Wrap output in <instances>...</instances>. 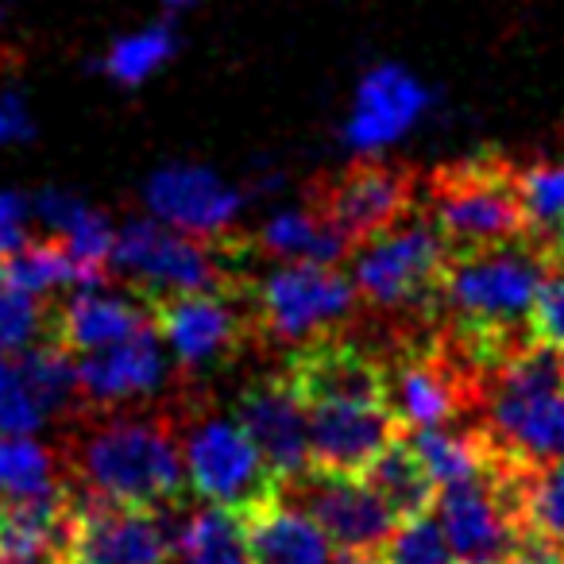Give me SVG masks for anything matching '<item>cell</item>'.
I'll return each mask as SVG.
<instances>
[{
  "instance_id": "cell-26",
  "label": "cell",
  "mask_w": 564,
  "mask_h": 564,
  "mask_svg": "<svg viewBox=\"0 0 564 564\" xmlns=\"http://www.w3.org/2000/svg\"><path fill=\"white\" fill-rule=\"evenodd\" d=\"M174 51H178V40L166 24H148L135 28V32L120 35L109 51H105V74H109L117 86L135 89L148 86L155 74H163L171 66Z\"/></svg>"
},
{
  "instance_id": "cell-7",
  "label": "cell",
  "mask_w": 564,
  "mask_h": 564,
  "mask_svg": "<svg viewBox=\"0 0 564 564\" xmlns=\"http://www.w3.org/2000/svg\"><path fill=\"white\" fill-rule=\"evenodd\" d=\"M109 267L135 294L178 299V294L213 291L220 282V259L209 240H197L155 217H132L117 225Z\"/></svg>"
},
{
  "instance_id": "cell-32",
  "label": "cell",
  "mask_w": 564,
  "mask_h": 564,
  "mask_svg": "<svg viewBox=\"0 0 564 564\" xmlns=\"http://www.w3.org/2000/svg\"><path fill=\"white\" fill-rule=\"evenodd\" d=\"M530 337L533 345L549 348L564 360V259L549 263L545 279H541L538 302L530 310Z\"/></svg>"
},
{
  "instance_id": "cell-33",
  "label": "cell",
  "mask_w": 564,
  "mask_h": 564,
  "mask_svg": "<svg viewBox=\"0 0 564 564\" xmlns=\"http://www.w3.org/2000/svg\"><path fill=\"white\" fill-rule=\"evenodd\" d=\"M35 135V109L20 86H0V148H20Z\"/></svg>"
},
{
  "instance_id": "cell-17",
  "label": "cell",
  "mask_w": 564,
  "mask_h": 564,
  "mask_svg": "<svg viewBox=\"0 0 564 564\" xmlns=\"http://www.w3.org/2000/svg\"><path fill=\"white\" fill-rule=\"evenodd\" d=\"M410 197L414 189L402 171L387 163H360L329 189L325 213L337 220L348 240H368L406 217Z\"/></svg>"
},
{
  "instance_id": "cell-18",
  "label": "cell",
  "mask_w": 564,
  "mask_h": 564,
  "mask_svg": "<svg viewBox=\"0 0 564 564\" xmlns=\"http://www.w3.org/2000/svg\"><path fill=\"white\" fill-rule=\"evenodd\" d=\"M243 538L256 564H340L337 545L302 507L282 491L243 510Z\"/></svg>"
},
{
  "instance_id": "cell-28",
  "label": "cell",
  "mask_w": 564,
  "mask_h": 564,
  "mask_svg": "<svg viewBox=\"0 0 564 564\" xmlns=\"http://www.w3.org/2000/svg\"><path fill=\"white\" fill-rule=\"evenodd\" d=\"M525 530L530 538L564 549V453L533 468L525 484Z\"/></svg>"
},
{
  "instance_id": "cell-13",
  "label": "cell",
  "mask_w": 564,
  "mask_h": 564,
  "mask_svg": "<svg viewBox=\"0 0 564 564\" xmlns=\"http://www.w3.org/2000/svg\"><path fill=\"white\" fill-rule=\"evenodd\" d=\"M70 561L74 564H166L171 561L166 518L155 514V510L97 502L74 491Z\"/></svg>"
},
{
  "instance_id": "cell-14",
  "label": "cell",
  "mask_w": 564,
  "mask_h": 564,
  "mask_svg": "<svg viewBox=\"0 0 564 564\" xmlns=\"http://www.w3.org/2000/svg\"><path fill=\"white\" fill-rule=\"evenodd\" d=\"M174 360L155 329L120 340L101 352L78 356L82 402L97 410H124L135 402H151L171 387Z\"/></svg>"
},
{
  "instance_id": "cell-6",
  "label": "cell",
  "mask_w": 564,
  "mask_h": 564,
  "mask_svg": "<svg viewBox=\"0 0 564 564\" xmlns=\"http://www.w3.org/2000/svg\"><path fill=\"white\" fill-rule=\"evenodd\" d=\"M178 441L186 484L202 502H217V507L243 514L279 491V479L271 476L263 453L236 414L194 417Z\"/></svg>"
},
{
  "instance_id": "cell-31",
  "label": "cell",
  "mask_w": 564,
  "mask_h": 564,
  "mask_svg": "<svg viewBox=\"0 0 564 564\" xmlns=\"http://www.w3.org/2000/svg\"><path fill=\"white\" fill-rule=\"evenodd\" d=\"M383 556L387 564H456L453 549H448L445 533H441L433 514L402 518L391 545L383 549Z\"/></svg>"
},
{
  "instance_id": "cell-35",
  "label": "cell",
  "mask_w": 564,
  "mask_h": 564,
  "mask_svg": "<svg viewBox=\"0 0 564 564\" xmlns=\"http://www.w3.org/2000/svg\"><path fill=\"white\" fill-rule=\"evenodd\" d=\"M499 564H564V549L561 545H549V541L538 538H525L518 553H510L507 561Z\"/></svg>"
},
{
  "instance_id": "cell-20",
  "label": "cell",
  "mask_w": 564,
  "mask_h": 564,
  "mask_svg": "<svg viewBox=\"0 0 564 564\" xmlns=\"http://www.w3.org/2000/svg\"><path fill=\"white\" fill-rule=\"evenodd\" d=\"M32 220L51 240H58L70 251L74 263L86 267L97 279H105V267L112 259V243H117V225L97 205H89L74 189L51 186L32 197Z\"/></svg>"
},
{
  "instance_id": "cell-15",
  "label": "cell",
  "mask_w": 564,
  "mask_h": 564,
  "mask_svg": "<svg viewBox=\"0 0 564 564\" xmlns=\"http://www.w3.org/2000/svg\"><path fill=\"white\" fill-rule=\"evenodd\" d=\"M155 333L166 352H171L174 368L213 371L217 364H225L236 352L243 333V317L240 306L213 286V291L166 299L163 310H159Z\"/></svg>"
},
{
  "instance_id": "cell-9",
  "label": "cell",
  "mask_w": 564,
  "mask_h": 564,
  "mask_svg": "<svg viewBox=\"0 0 564 564\" xmlns=\"http://www.w3.org/2000/svg\"><path fill=\"white\" fill-rule=\"evenodd\" d=\"M430 220L441 232V240L448 248H456V256L510 243L525 228L514 178H502V174L487 171V166L448 174L433 189Z\"/></svg>"
},
{
  "instance_id": "cell-16",
  "label": "cell",
  "mask_w": 564,
  "mask_h": 564,
  "mask_svg": "<svg viewBox=\"0 0 564 564\" xmlns=\"http://www.w3.org/2000/svg\"><path fill=\"white\" fill-rule=\"evenodd\" d=\"M143 329H151L148 306L124 282L120 286L105 279L86 282L66 294L63 310H58V345L74 356L101 352V348L120 345Z\"/></svg>"
},
{
  "instance_id": "cell-12",
  "label": "cell",
  "mask_w": 564,
  "mask_h": 564,
  "mask_svg": "<svg viewBox=\"0 0 564 564\" xmlns=\"http://www.w3.org/2000/svg\"><path fill=\"white\" fill-rule=\"evenodd\" d=\"M236 417L251 433L279 487L314 468L310 456V406L294 376H271L251 383L236 402Z\"/></svg>"
},
{
  "instance_id": "cell-10",
  "label": "cell",
  "mask_w": 564,
  "mask_h": 564,
  "mask_svg": "<svg viewBox=\"0 0 564 564\" xmlns=\"http://www.w3.org/2000/svg\"><path fill=\"white\" fill-rule=\"evenodd\" d=\"M430 109L433 94L417 74L399 63H376L356 82L340 140L352 155L379 159L383 151L399 148L410 132H417Z\"/></svg>"
},
{
  "instance_id": "cell-34",
  "label": "cell",
  "mask_w": 564,
  "mask_h": 564,
  "mask_svg": "<svg viewBox=\"0 0 564 564\" xmlns=\"http://www.w3.org/2000/svg\"><path fill=\"white\" fill-rule=\"evenodd\" d=\"M32 197L17 189H0V259L32 240Z\"/></svg>"
},
{
  "instance_id": "cell-22",
  "label": "cell",
  "mask_w": 564,
  "mask_h": 564,
  "mask_svg": "<svg viewBox=\"0 0 564 564\" xmlns=\"http://www.w3.org/2000/svg\"><path fill=\"white\" fill-rule=\"evenodd\" d=\"M171 556L178 564H240L248 561L243 518L217 502H202L171 518Z\"/></svg>"
},
{
  "instance_id": "cell-37",
  "label": "cell",
  "mask_w": 564,
  "mask_h": 564,
  "mask_svg": "<svg viewBox=\"0 0 564 564\" xmlns=\"http://www.w3.org/2000/svg\"><path fill=\"white\" fill-rule=\"evenodd\" d=\"M197 4H202V0H163V9H166V12H174V17H178V12L197 9Z\"/></svg>"
},
{
  "instance_id": "cell-1",
  "label": "cell",
  "mask_w": 564,
  "mask_h": 564,
  "mask_svg": "<svg viewBox=\"0 0 564 564\" xmlns=\"http://www.w3.org/2000/svg\"><path fill=\"white\" fill-rule=\"evenodd\" d=\"M74 491L117 507L159 510L186 491L182 441L163 417L112 414L89 425L70 453Z\"/></svg>"
},
{
  "instance_id": "cell-29",
  "label": "cell",
  "mask_w": 564,
  "mask_h": 564,
  "mask_svg": "<svg viewBox=\"0 0 564 564\" xmlns=\"http://www.w3.org/2000/svg\"><path fill=\"white\" fill-rule=\"evenodd\" d=\"M43 333H47L43 299L20 291L17 282L0 274V356H20L43 345Z\"/></svg>"
},
{
  "instance_id": "cell-11",
  "label": "cell",
  "mask_w": 564,
  "mask_h": 564,
  "mask_svg": "<svg viewBox=\"0 0 564 564\" xmlns=\"http://www.w3.org/2000/svg\"><path fill=\"white\" fill-rule=\"evenodd\" d=\"M243 205H248L243 189L205 163H166L143 182L148 217L197 240H220L225 232H232Z\"/></svg>"
},
{
  "instance_id": "cell-24",
  "label": "cell",
  "mask_w": 564,
  "mask_h": 564,
  "mask_svg": "<svg viewBox=\"0 0 564 564\" xmlns=\"http://www.w3.org/2000/svg\"><path fill=\"white\" fill-rule=\"evenodd\" d=\"M371 487L379 491V499L402 518H414V514H430L433 499H437V484L433 476L422 468V460L414 456L410 441H399L394 437L383 453L371 460V468L364 471Z\"/></svg>"
},
{
  "instance_id": "cell-5",
  "label": "cell",
  "mask_w": 564,
  "mask_h": 564,
  "mask_svg": "<svg viewBox=\"0 0 564 564\" xmlns=\"http://www.w3.org/2000/svg\"><path fill=\"white\" fill-rule=\"evenodd\" d=\"M448 267V243L425 217H402L399 225L368 236L352 256V286L376 310H410L437 294Z\"/></svg>"
},
{
  "instance_id": "cell-8",
  "label": "cell",
  "mask_w": 564,
  "mask_h": 564,
  "mask_svg": "<svg viewBox=\"0 0 564 564\" xmlns=\"http://www.w3.org/2000/svg\"><path fill=\"white\" fill-rule=\"evenodd\" d=\"M282 495H294V507H302L340 549V556H371L391 545L399 530V514L379 499V491L364 476L345 471L310 468L294 484L279 487Z\"/></svg>"
},
{
  "instance_id": "cell-2",
  "label": "cell",
  "mask_w": 564,
  "mask_h": 564,
  "mask_svg": "<svg viewBox=\"0 0 564 564\" xmlns=\"http://www.w3.org/2000/svg\"><path fill=\"white\" fill-rule=\"evenodd\" d=\"M487 445L533 471L564 453V360L541 345L502 356L484 391Z\"/></svg>"
},
{
  "instance_id": "cell-23",
  "label": "cell",
  "mask_w": 564,
  "mask_h": 564,
  "mask_svg": "<svg viewBox=\"0 0 564 564\" xmlns=\"http://www.w3.org/2000/svg\"><path fill=\"white\" fill-rule=\"evenodd\" d=\"M0 274L9 282H17L20 291L35 294V299H51V294H70L86 282H97V274H89L86 267L74 263V256L58 240H28L24 248H17L12 256L0 259Z\"/></svg>"
},
{
  "instance_id": "cell-27",
  "label": "cell",
  "mask_w": 564,
  "mask_h": 564,
  "mask_svg": "<svg viewBox=\"0 0 564 564\" xmlns=\"http://www.w3.org/2000/svg\"><path fill=\"white\" fill-rule=\"evenodd\" d=\"M518 202H522L525 228L549 236L556 259H564V159L533 163L514 178Z\"/></svg>"
},
{
  "instance_id": "cell-30",
  "label": "cell",
  "mask_w": 564,
  "mask_h": 564,
  "mask_svg": "<svg viewBox=\"0 0 564 564\" xmlns=\"http://www.w3.org/2000/svg\"><path fill=\"white\" fill-rule=\"evenodd\" d=\"M51 417L43 402L35 399L20 356H0V433L35 437Z\"/></svg>"
},
{
  "instance_id": "cell-25",
  "label": "cell",
  "mask_w": 564,
  "mask_h": 564,
  "mask_svg": "<svg viewBox=\"0 0 564 564\" xmlns=\"http://www.w3.org/2000/svg\"><path fill=\"white\" fill-rule=\"evenodd\" d=\"M410 448L422 460V468L433 476V484L445 487L456 479L476 476L487 468L495 448L487 445L484 433L476 430H456V425H433V430H410Z\"/></svg>"
},
{
  "instance_id": "cell-36",
  "label": "cell",
  "mask_w": 564,
  "mask_h": 564,
  "mask_svg": "<svg viewBox=\"0 0 564 564\" xmlns=\"http://www.w3.org/2000/svg\"><path fill=\"white\" fill-rule=\"evenodd\" d=\"M0 564H74L70 553H0Z\"/></svg>"
},
{
  "instance_id": "cell-3",
  "label": "cell",
  "mask_w": 564,
  "mask_h": 564,
  "mask_svg": "<svg viewBox=\"0 0 564 564\" xmlns=\"http://www.w3.org/2000/svg\"><path fill=\"white\" fill-rule=\"evenodd\" d=\"M549 256L525 243L460 251L441 274V302L468 340H487L507 352L518 329H530V310L538 302Z\"/></svg>"
},
{
  "instance_id": "cell-19",
  "label": "cell",
  "mask_w": 564,
  "mask_h": 564,
  "mask_svg": "<svg viewBox=\"0 0 564 564\" xmlns=\"http://www.w3.org/2000/svg\"><path fill=\"white\" fill-rule=\"evenodd\" d=\"M387 406H391L399 430L406 433L453 425L464 410V387L448 364L414 356L387 371Z\"/></svg>"
},
{
  "instance_id": "cell-21",
  "label": "cell",
  "mask_w": 564,
  "mask_h": 564,
  "mask_svg": "<svg viewBox=\"0 0 564 564\" xmlns=\"http://www.w3.org/2000/svg\"><path fill=\"white\" fill-rule=\"evenodd\" d=\"M259 251L274 263H329L340 267L348 256V236L337 228V220L325 209H306V205H286L274 209L256 232Z\"/></svg>"
},
{
  "instance_id": "cell-4",
  "label": "cell",
  "mask_w": 564,
  "mask_h": 564,
  "mask_svg": "<svg viewBox=\"0 0 564 564\" xmlns=\"http://www.w3.org/2000/svg\"><path fill=\"white\" fill-rule=\"evenodd\" d=\"M352 274L329 263H274L256 282V317L279 345H317L356 314Z\"/></svg>"
}]
</instances>
